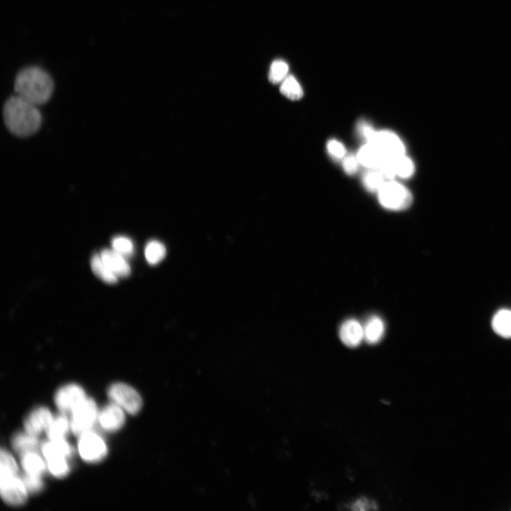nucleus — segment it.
Listing matches in <instances>:
<instances>
[{"mask_svg": "<svg viewBox=\"0 0 511 511\" xmlns=\"http://www.w3.org/2000/svg\"><path fill=\"white\" fill-rule=\"evenodd\" d=\"M3 117L8 129L18 136H28L37 132L42 124L38 106L17 95L6 102Z\"/></svg>", "mask_w": 511, "mask_h": 511, "instance_id": "1", "label": "nucleus"}, {"mask_svg": "<svg viewBox=\"0 0 511 511\" xmlns=\"http://www.w3.org/2000/svg\"><path fill=\"white\" fill-rule=\"evenodd\" d=\"M54 89L51 76L38 66L24 68L17 74L15 82L16 95L38 106L49 101Z\"/></svg>", "mask_w": 511, "mask_h": 511, "instance_id": "2", "label": "nucleus"}, {"mask_svg": "<svg viewBox=\"0 0 511 511\" xmlns=\"http://www.w3.org/2000/svg\"><path fill=\"white\" fill-rule=\"evenodd\" d=\"M379 193V200L386 209L400 211L407 209L413 202V195L403 185L395 182H386Z\"/></svg>", "mask_w": 511, "mask_h": 511, "instance_id": "3", "label": "nucleus"}, {"mask_svg": "<svg viewBox=\"0 0 511 511\" xmlns=\"http://www.w3.org/2000/svg\"><path fill=\"white\" fill-rule=\"evenodd\" d=\"M110 398L129 414H138L143 406V399L138 391L122 383L112 385L108 390Z\"/></svg>", "mask_w": 511, "mask_h": 511, "instance_id": "4", "label": "nucleus"}, {"mask_svg": "<svg viewBox=\"0 0 511 511\" xmlns=\"http://www.w3.org/2000/svg\"><path fill=\"white\" fill-rule=\"evenodd\" d=\"M97 407L95 401L86 398L72 412L71 428L76 435L90 431L98 419Z\"/></svg>", "mask_w": 511, "mask_h": 511, "instance_id": "5", "label": "nucleus"}, {"mask_svg": "<svg viewBox=\"0 0 511 511\" xmlns=\"http://www.w3.org/2000/svg\"><path fill=\"white\" fill-rule=\"evenodd\" d=\"M80 437L79 450L85 461L97 462L107 455L108 448L106 442L97 434L90 430Z\"/></svg>", "mask_w": 511, "mask_h": 511, "instance_id": "6", "label": "nucleus"}, {"mask_svg": "<svg viewBox=\"0 0 511 511\" xmlns=\"http://www.w3.org/2000/svg\"><path fill=\"white\" fill-rule=\"evenodd\" d=\"M0 492L3 499L11 505H21L27 500V490L22 479L17 476L1 477Z\"/></svg>", "mask_w": 511, "mask_h": 511, "instance_id": "7", "label": "nucleus"}, {"mask_svg": "<svg viewBox=\"0 0 511 511\" xmlns=\"http://www.w3.org/2000/svg\"><path fill=\"white\" fill-rule=\"evenodd\" d=\"M384 157L396 159L405 155V148L398 136L390 131H377L371 143Z\"/></svg>", "mask_w": 511, "mask_h": 511, "instance_id": "8", "label": "nucleus"}, {"mask_svg": "<svg viewBox=\"0 0 511 511\" xmlns=\"http://www.w3.org/2000/svg\"><path fill=\"white\" fill-rule=\"evenodd\" d=\"M86 398V393L80 386L68 384L58 391L55 403L60 412L72 413Z\"/></svg>", "mask_w": 511, "mask_h": 511, "instance_id": "9", "label": "nucleus"}, {"mask_svg": "<svg viewBox=\"0 0 511 511\" xmlns=\"http://www.w3.org/2000/svg\"><path fill=\"white\" fill-rule=\"evenodd\" d=\"M54 419L48 408L39 407L30 414L25 420V430L32 435H39L44 431H47Z\"/></svg>", "mask_w": 511, "mask_h": 511, "instance_id": "10", "label": "nucleus"}, {"mask_svg": "<svg viewBox=\"0 0 511 511\" xmlns=\"http://www.w3.org/2000/svg\"><path fill=\"white\" fill-rule=\"evenodd\" d=\"M98 421L104 430L114 432L120 430L125 423L123 409L113 403L102 409L99 414Z\"/></svg>", "mask_w": 511, "mask_h": 511, "instance_id": "11", "label": "nucleus"}, {"mask_svg": "<svg viewBox=\"0 0 511 511\" xmlns=\"http://www.w3.org/2000/svg\"><path fill=\"white\" fill-rule=\"evenodd\" d=\"M339 337L347 347H358L364 340L363 325L355 319L346 321L340 327Z\"/></svg>", "mask_w": 511, "mask_h": 511, "instance_id": "12", "label": "nucleus"}, {"mask_svg": "<svg viewBox=\"0 0 511 511\" xmlns=\"http://www.w3.org/2000/svg\"><path fill=\"white\" fill-rule=\"evenodd\" d=\"M100 256L118 277H127L130 275V266L125 257L114 250H104L101 252Z\"/></svg>", "mask_w": 511, "mask_h": 511, "instance_id": "13", "label": "nucleus"}, {"mask_svg": "<svg viewBox=\"0 0 511 511\" xmlns=\"http://www.w3.org/2000/svg\"><path fill=\"white\" fill-rule=\"evenodd\" d=\"M364 341L369 345L380 342L385 334V324L382 319L374 316L368 318L363 325Z\"/></svg>", "mask_w": 511, "mask_h": 511, "instance_id": "14", "label": "nucleus"}, {"mask_svg": "<svg viewBox=\"0 0 511 511\" xmlns=\"http://www.w3.org/2000/svg\"><path fill=\"white\" fill-rule=\"evenodd\" d=\"M42 453L47 461L54 459L66 458L70 456L72 449L64 439H50L42 448Z\"/></svg>", "mask_w": 511, "mask_h": 511, "instance_id": "15", "label": "nucleus"}, {"mask_svg": "<svg viewBox=\"0 0 511 511\" xmlns=\"http://www.w3.org/2000/svg\"><path fill=\"white\" fill-rule=\"evenodd\" d=\"M361 164L370 169H378L384 156L380 149L372 144L363 146L357 154Z\"/></svg>", "mask_w": 511, "mask_h": 511, "instance_id": "16", "label": "nucleus"}, {"mask_svg": "<svg viewBox=\"0 0 511 511\" xmlns=\"http://www.w3.org/2000/svg\"><path fill=\"white\" fill-rule=\"evenodd\" d=\"M492 327L498 336L511 339V311L499 310L492 318Z\"/></svg>", "mask_w": 511, "mask_h": 511, "instance_id": "17", "label": "nucleus"}, {"mask_svg": "<svg viewBox=\"0 0 511 511\" xmlns=\"http://www.w3.org/2000/svg\"><path fill=\"white\" fill-rule=\"evenodd\" d=\"M22 466L26 474L41 476L46 471V464L36 452L22 455Z\"/></svg>", "mask_w": 511, "mask_h": 511, "instance_id": "18", "label": "nucleus"}, {"mask_svg": "<svg viewBox=\"0 0 511 511\" xmlns=\"http://www.w3.org/2000/svg\"><path fill=\"white\" fill-rule=\"evenodd\" d=\"M14 449L22 455L36 452L39 446V440L37 436L26 433L16 435L13 439Z\"/></svg>", "mask_w": 511, "mask_h": 511, "instance_id": "19", "label": "nucleus"}, {"mask_svg": "<svg viewBox=\"0 0 511 511\" xmlns=\"http://www.w3.org/2000/svg\"><path fill=\"white\" fill-rule=\"evenodd\" d=\"M91 268L94 274L104 282L111 284L117 282L118 277L105 263L100 254H95L92 257Z\"/></svg>", "mask_w": 511, "mask_h": 511, "instance_id": "20", "label": "nucleus"}, {"mask_svg": "<svg viewBox=\"0 0 511 511\" xmlns=\"http://www.w3.org/2000/svg\"><path fill=\"white\" fill-rule=\"evenodd\" d=\"M385 178L380 170L371 169L363 178L364 186L371 193L379 192L384 185Z\"/></svg>", "mask_w": 511, "mask_h": 511, "instance_id": "21", "label": "nucleus"}, {"mask_svg": "<svg viewBox=\"0 0 511 511\" xmlns=\"http://www.w3.org/2000/svg\"><path fill=\"white\" fill-rule=\"evenodd\" d=\"M70 428L71 423L68 422L65 416H61L54 419L47 430V434L50 439H64Z\"/></svg>", "mask_w": 511, "mask_h": 511, "instance_id": "22", "label": "nucleus"}, {"mask_svg": "<svg viewBox=\"0 0 511 511\" xmlns=\"http://www.w3.org/2000/svg\"><path fill=\"white\" fill-rule=\"evenodd\" d=\"M165 246L157 241H150L145 248V257L151 265H156L161 262L165 257Z\"/></svg>", "mask_w": 511, "mask_h": 511, "instance_id": "23", "label": "nucleus"}, {"mask_svg": "<svg viewBox=\"0 0 511 511\" xmlns=\"http://www.w3.org/2000/svg\"><path fill=\"white\" fill-rule=\"evenodd\" d=\"M289 71V65L284 60H277L272 63L269 74V81L273 84L282 83L286 78Z\"/></svg>", "mask_w": 511, "mask_h": 511, "instance_id": "24", "label": "nucleus"}, {"mask_svg": "<svg viewBox=\"0 0 511 511\" xmlns=\"http://www.w3.org/2000/svg\"><path fill=\"white\" fill-rule=\"evenodd\" d=\"M17 473L18 467L15 460L8 451L3 449L0 453V476H17Z\"/></svg>", "mask_w": 511, "mask_h": 511, "instance_id": "25", "label": "nucleus"}, {"mask_svg": "<svg viewBox=\"0 0 511 511\" xmlns=\"http://www.w3.org/2000/svg\"><path fill=\"white\" fill-rule=\"evenodd\" d=\"M281 92L284 96L292 100L300 99L303 96L300 85L292 76H287L282 82Z\"/></svg>", "mask_w": 511, "mask_h": 511, "instance_id": "26", "label": "nucleus"}, {"mask_svg": "<svg viewBox=\"0 0 511 511\" xmlns=\"http://www.w3.org/2000/svg\"><path fill=\"white\" fill-rule=\"evenodd\" d=\"M396 176L402 179L412 177L415 172L414 162L405 155L394 159Z\"/></svg>", "mask_w": 511, "mask_h": 511, "instance_id": "27", "label": "nucleus"}, {"mask_svg": "<svg viewBox=\"0 0 511 511\" xmlns=\"http://www.w3.org/2000/svg\"><path fill=\"white\" fill-rule=\"evenodd\" d=\"M113 250L121 255L131 256L133 252V245L131 240L126 236H118L112 241Z\"/></svg>", "mask_w": 511, "mask_h": 511, "instance_id": "28", "label": "nucleus"}, {"mask_svg": "<svg viewBox=\"0 0 511 511\" xmlns=\"http://www.w3.org/2000/svg\"><path fill=\"white\" fill-rule=\"evenodd\" d=\"M47 462L49 470L56 477H64L70 472V466L65 458L54 459Z\"/></svg>", "mask_w": 511, "mask_h": 511, "instance_id": "29", "label": "nucleus"}, {"mask_svg": "<svg viewBox=\"0 0 511 511\" xmlns=\"http://www.w3.org/2000/svg\"><path fill=\"white\" fill-rule=\"evenodd\" d=\"M40 477L29 474L24 476L22 481L28 492L35 494L43 489V482Z\"/></svg>", "mask_w": 511, "mask_h": 511, "instance_id": "30", "label": "nucleus"}, {"mask_svg": "<svg viewBox=\"0 0 511 511\" xmlns=\"http://www.w3.org/2000/svg\"><path fill=\"white\" fill-rule=\"evenodd\" d=\"M385 179L392 180L396 176L394 159L384 157L378 168Z\"/></svg>", "mask_w": 511, "mask_h": 511, "instance_id": "31", "label": "nucleus"}, {"mask_svg": "<svg viewBox=\"0 0 511 511\" xmlns=\"http://www.w3.org/2000/svg\"><path fill=\"white\" fill-rule=\"evenodd\" d=\"M358 131L359 134L362 136V138L366 140L367 143H371L375 134H376V131L374 130V129L367 122L365 121H361L358 124Z\"/></svg>", "mask_w": 511, "mask_h": 511, "instance_id": "32", "label": "nucleus"}, {"mask_svg": "<svg viewBox=\"0 0 511 511\" xmlns=\"http://www.w3.org/2000/svg\"><path fill=\"white\" fill-rule=\"evenodd\" d=\"M327 148L330 155L336 159H342L346 154L345 147L336 140H330Z\"/></svg>", "mask_w": 511, "mask_h": 511, "instance_id": "33", "label": "nucleus"}, {"mask_svg": "<svg viewBox=\"0 0 511 511\" xmlns=\"http://www.w3.org/2000/svg\"><path fill=\"white\" fill-rule=\"evenodd\" d=\"M359 161L357 156L350 155L343 161V168L348 175L352 176L357 172Z\"/></svg>", "mask_w": 511, "mask_h": 511, "instance_id": "34", "label": "nucleus"}, {"mask_svg": "<svg viewBox=\"0 0 511 511\" xmlns=\"http://www.w3.org/2000/svg\"><path fill=\"white\" fill-rule=\"evenodd\" d=\"M368 505H370V503L366 499H362L354 504V509L362 510H366L369 508Z\"/></svg>", "mask_w": 511, "mask_h": 511, "instance_id": "35", "label": "nucleus"}]
</instances>
